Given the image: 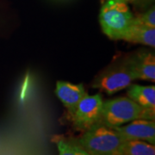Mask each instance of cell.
I'll list each match as a JSON object with an SVG mask.
<instances>
[{
	"instance_id": "obj_8",
	"label": "cell",
	"mask_w": 155,
	"mask_h": 155,
	"mask_svg": "<svg viewBox=\"0 0 155 155\" xmlns=\"http://www.w3.org/2000/svg\"><path fill=\"white\" fill-rule=\"evenodd\" d=\"M135 79L155 81V56L150 51H140L131 54Z\"/></svg>"
},
{
	"instance_id": "obj_14",
	"label": "cell",
	"mask_w": 155,
	"mask_h": 155,
	"mask_svg": "<svg viewBox=\"0 0 155 155\" xmlns=\"http://www.w3.org/2000/svg\"><path fill=\"white\" fill-rule=\"evenodd\" d=\"M153 2V0H134V4L137 5L141 9L149 5L150 4H152Z\"/></svg>"
},
{
	"instance_id": "obj_4",
	"label": "cell",
	"mask_w": 155,
	"mask_h": 155,
	"mask_svg": "<svg viewBox=\"0 0 155 155\" xmlns=\"http://www.w3.org/2000/svg\"><path fill=\"white\" fill-rule=\"evenodd\" d=\"M135 79L131 54L117 59L96 77L92 87L110 95L128 87Z\"/></svg>"
},
{
	"instance_id": "obj_12",
	"label": "cell",
	"mask_w": 155,
	"mask_h": 155,
	"mask_svg": "<svg viewBox=\"0 0 155 155\" xmlns=\"http://www.w3.org/2000/svg\"><path fill=\"white\" fill-rule=\"evenodd\" d=\"M58 155H90L72 139L60 138L56 140Z\"/></svg>"
},
{
	"instance_id": "obj_3",
	"label": "cell",
	"mask_w": 155,
	"mask_h": 155,
	"mask_svg": "<svg viewBox=\"0 0 155 155\" xmlns=\"http://www.w3.org/2000/svg\"><path fill=\"white\" fill-rule=\"evenodd\" d=\"M99 21L103 32L113 40H122L133 24L134 16L123 1L106 0L100 11Z\"/></svg>"
},
{
	"instance_id": "obj_10",
	"label": "cell",
	"mask_w": 155,
	"mask_h": 155,
	"mask_svg": "<svg viewBox=\"0 0 155 155\" xmlns=\"http://www.w3.org/2000/svg\"><path fill=\"white\" fill-rule=\"evenodd\" d=\"M128 97L137 104L147 109L155 110V86H143L139 84H130L127 89Z\"/></svg>"
},
{
	"instance_id": "obj_6",
	"label": "cell",
	"mask_w": 155,
	"mask_h": 155,
	"mask_svg": "<svg viewBox=\"0 0 155 155\" xmlns=\"http://www.w3.org/2000/svg\"><path fill=\"white\" fill-rule=\"evenodd\" d=\"M124 140H142L150 144L155 143L154 120L137 119L127 125L114 127Z\"/></svg>"
},
{
	"instance_id": "obj_9",
	"label": "cell",
	"mask_w": 155,
	"mask_h": 155,
	"mask_svg": "<svg viewBox=\"0 0 155 155\" xmlns=\"http://www.w3.org/2000/svg\"><path fill=\"white\" fill-rule=\"evenodd\" d=\"M122 40L132 43H140V44L149 46L151 48H154L155 28H149L135 21V17H134L133 24L123 35Z\"/></svg>"
},
{
	"instance_id": "obj_5",
	"label": "cell",
	"mask_w": 155,
	"mask_h": 155,
	"mask_svg": "<svg viewBox=\"0 0 155 155\" xmlns=\"http://www.w3.org/2000/svg\"><path fill=\"white\" fill-rule=\"evenodd\" d=\"M104 100L101 94L86 95L69 115L74 128L84 132L101 122Z\"/></svg>"
},
{
	"instance_id": "obj_15",
	"label": "cell",
	"mask_w": 155,
	"mask_h": 155,
	"mask_svg": "<svg viewBox=\"0 0 155 155\" xmlns=\"http://www.w3.org/2000/svg\"><path fill=\"white\" fill-rule=\"evenodd\" d=\"M118 1H123L124 2V1H127V0H118Z\"/></svg>"
},
{
	"instance_id": "obj_2",
	"label": "cell",
	"mask_w": 155,
	"mask_h": 155,
	"mask_svg": "<svg viewBox=\"0 0 155 155\" xmlns=\"http://www.w3.org/2000/svg\"><path fill=\"white\" fill-rule=\"evenodd\" d=\"M137 119L154 120L155 110L144 109L126 97L104 101L101 122L106 126L114 128Z\"/></svg>"
},
{
	"instance_id": "obj_1",
	"label": "cell",
	"mask_w": 155,
	"mask_h": 155,
	"mask_svg": "<svg viewBox=\"0 0 155 155\" xmlns=\"http://www.w3.org/2000/svg\"><path fill=\"white\" fill-rule=\"evenodd\" d=\"M90 155H119L123 140L114 128L102 122L82 132L72 139Z\"/></svg>"
},
{
	"instance_id": "obj_13",
	"label": "cell",
	"mask_w": 155,
	"mask_h": 155,
	"mask_svg": "<svg viewBox=\"0 0 155 155\" xmlns=\"http://www.w3.org/2000/svg\"><path fill=\"white\" fill-rule=\"evenodd\" d=\"M135 21L144 26L155 28V9L154 6L151 7L148 11L143 14L135 17Z\"/></svg>"
},
{
	"instance_id": "obj_7",
	"label": "cell",
	"mask_w": 155,
	"mask_h": 155,
	"mask_svg": "<svg viewBox=\"0 0 155 155\" xmlns=\"http://www.w3.org/2000/svg\"><path fill=\"white\" fill-rule=\"evenodd\" d=\"M55 93L71 115L78 104L84 96L88 94L82 84H74L66 81H58L56 84Z\"/></svg>"
},
{
	"instance_id": "obj_11",
	"label": "cell",
	"mask_w": 155,
	"mask_h": 155,
	"mask_svg": "<svg viewBox=\"0 0 155 155\" xmlns=\"http://www.w3.org/2000/svg\"><path fill=\"white\" fill-rule=\"evenodd\" d=\"M119 155H155V147L142 140H124Z\"/></svg>"
}]
</instances>
